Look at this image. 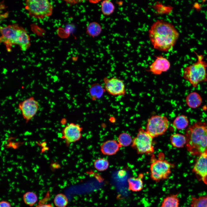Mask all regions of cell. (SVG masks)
<instances>
[{
    "instance_id": "cell-1",
    "label": "cell",
    "mask_w": 207,
    "mask_h": 207,
    "mask_svg": "<svg viewBox=\"0 0 207 207\" xmlns=\"http://www.w3.org/2000/svg\"><path fill=\"white\" fill-rule=\"evenodd\" d=\"M148 33L154 48L164 52L172 50L179 37V33L175 26L171 23L162 20L154 22Z\"/></svg>"
},
{
    "instance_id": "cell-2",
    "label": "cell",
    "mask_w": 207,
    "mask_h": 207,
    "mask_svg": "<svg viewBox=\"0 0 207 207\" xmlns=\"http://www.w3.org/2000/svg\"><path fill=\"white\" fill-rule=\"evenodd\" d=\"M185 136L186 147L191 155L207 156V124L201 121L195 122L188 128Z\"/></svg>"
},
{
    "instance_id": "cell-3",
    "label": "cell",
    "mask_w": 207,
    "mask_h": 207,
    "mask_svg": "<svg viewBox=\"0 0 207 207\" xmlns=\"http://www.w3.org/2000/svg\"><path fill=\"white\" fill-rule=\"evenodd\" d=\"M0 41L7 49L13 45H19L21 50L25 51L29 47L30 38L26 30L17 24L0 27Z\"/></svg>"
},
{
    "instance_id": "cell-4",
    "label": "cell",
    "mask_w": 207,
    "mask_h": 207,
    "mask_svg": "<svg viewBox=\"0 0 207 207\" xmlns=\"http://www.w3.org/2000/svg\"><path fill=\"white\" fill-rule=\"evenodd\" d=\"M195 53L197 57V61L185 67L183 71V78L194 87H196L200 83L207 80V62L203 60V55Z\"/></svg>"
},
{
    "instance_id": "cell-5",
    "label": "cell",
    "mask_w": 207,
    "mask_h": 207,
    "mask_svg": "<svg viewBox=\"0 0 207 207\" xmlns=\"http://www.w3.org/2000/svg\"><path fill=\"white\" fill-rule=\"evenodd\" d=\"M152 159L150 167L151 179L156 182H159L168 179L174 164L164 159Z\"/></svg>"
},
{
    "instance_id": "cell-6",
    "label": "cell",
    "mask_w": 207,
    "mask_h": 207,
    "mask_svg": "<svg viewBox=\"0 0 207 207\" xmlns=\"http://www.w3.org/2000/svg\"><path fill=\"white\" fill-rule=\"evenodd\" d=\"M25 8L31 16L38 19H43L51 16L53 6L47 0H27Z\"/></svg>"
},
{
    "instance_id": "cell-7",
    "label": "cell",
    "mask_w": 207,
    "mask_h": 207,
    "mask_svg": "<svg viewBox=\"0 0 207 207\" xmlns=\"http://www.w3.org/2000/svg\"><path fill=\"white\" fill-rule=\"evenodd\" d=\"M153 138L146 131L140 128L136 136L133 139L131 146L138 154H152L154 152Z\"/></svg>"
},
{
    "instance_id": "cell-8",
    "label": "cell",
    "mask_w": 207,
    "mask_h": 207,
    "mask_svg": "<svg viewBox=\"0 0 207 207\" xmlns=\"http://www.w3.org/2000/svg\"><path fill=\"white\" fill-rule=\"evenodd\" d=\"M169 125V121L166 116L154 115L147 120L146 131L154 138L164 134Z\"/></svg>"
},
{
    "instance_id": "cell-9",
    "label": "cell",
    "mask_w": 207,
    "mask_h": 207,
    "mask_svg": "<svg viewBox=\"0 0 207 207\" xmlns=\"http://www.w3.org/2000/svg\"><path fill=\"white\" fill-rule=\"evenodd\" d=\"M104 88L110 95L114 96H124L126 93L125 86L123 81L113 77L103 79Z\"/></svg>"
},
{
    "instance_id": "cell-10",
    "label": "cell",
    "mask_w": 207,
    "mask_h": 207,
    "mask_svg": "<svg viewBox=\"0 0 207 207\" xmlns=\"http://www.w3.org/2000/svg\"><path fill=\"white\" fill-rule=\"evenodd\" d=\"M83 128L79 124L71 123L66 125L62 131V138L67 145L79 140L82 137Z\"/></svg>"
},
{
    "instance_id": "cell-11",
    "label": "cell",
    "mask_w": 207,
    "mask_h": 207,
    "mask_svg": "<svg viewBox=\"0 0 207 207\" xmlns=\"http://www.w3.org/2000/svg\"><path fill=\"white\" fill-rule=\"evenodd\" d=\"M18 107L23 118L28 122L37 113L39 108V104L34 97H31L20 103Z\"/></svg>"
},
{
    "instance_id": "cell-12",
    "label": "cell",
    "mask_w": 207,
    "mask_h": 207,
    "mask_svg": "<svg viewBox=\"0 0 207 207\" xmlns=\"http://www.w3.org/2000/svg\"><path fill=\"white\" fill-rule=\"evenodd\" d=\"M170 67L169 60L162 55L157 56L149 66V71L152 74L160 75L168 71Z\"/></svg>"
},
{
    "instance_id": "cell-13",
    "label": "cell",
    "mask_w": 207,
    "mask_h": 207,
    "mask_svg": "<svg viewBox=\"0 0 207 207\" xmlns=\"http://www.w3.org/2000/svg\"><path fill=\"white\" fill-rule=\"evenodd\" d=\"M192 171L205 183H207V156H199L194 165Z\"/></svg>"
},
{
    "instance_id": "cell-14",
    "label": "cell",
    "mask_w": 207,
    "mask_h": 207,
    "mask_svg": "<svg viewBox=\"0 0 207 207\" xmlns=\"http://www.w3.org/2000/svg\"><path fill=\"white\" fill-rule=\"evenodd\" d=\"M121 147L118 141L114 140H107L103 143L100 147L101 153L106 155H112L116 154Z\"/></svg>"
},
{
    "instance_id": "cell-15",
    "label": "cell",
    "mask_w": 207,
    "mask_h": 207,
    "mask_svg": "<svg viewBox=\"0 0 207 207\" xmlns=\"http://www.w3.org/2000/svg\"><path fill=\"white\" fill-rule=\"evenodd\" d=\"M144 174L140 173L137 177H132L128 179V189L133 192H139L141 191L143 187V179Z\"/></svg>"
},
{
    "instance_id": "cell-16",
    "label": "cell",
    "mask_w": 207,
    "mask_h": 207,
    "mask_svg": "<svg viewBox=\"0 0 207 207\" xmlns=\"http://www.w3.org/2000/svg\"><path fill=\"white\" fill-rule=\"evenodd\" d=\"M202 101V98L200 95L195 91L190 93L186 98L187 105L192 108H196L199 107L201 104Z\"/></svg>"
},
{
    "instance_id": "cell-17",
    "label": "cell",
    "mask_w": 207,
    "mask_h": 207,
    "mask_svg": "<svg viewBox=\"0 0 207 207\" xmlns=\"http://www.w3.org/2000/svg\"><path fill=\"white\" fill-rule=\"evenodd\" d=\"M179 200L178 194H172L165 198L160 207H179Z\"/></svg>"
},
{
    "instance_id": "cell-18",
    "label": "cell",
    "mask_w": 207,
    "mask_h": 207,
    "mask_svg": "<svg viewBox=\"0 0 207 207\" xmlns=\"http://www.w3.org/2000/svg\"><path fill=\"white\" fill-rule=\"evenodd\" d=\"M170 140L172 145L177 148H181L186 145V139L185 135L179 134H172L170 137Z\"/></svg>"
},
{
    "instance_id": "cell-19",
    "label": "cell",
    "mask_w": 207,
    "mask_h": 207,
    "mask_svg": "<svg viewBox=\"0 0 207 207\" xmlns=\"http://www.w3.org/2000/svg\"><path fill=\"white\" fill-rule=\"evenodd\" d=\"M102 28L101 25L96 22L89 23L86 28L87 34L93 37L99 35L101 33Z\"/></svg>"
},
{
    "instance_id": "cell-20",
    "label": "cell",
    "mask_w": 207,
    "mask_h": 207,
    "mask_svg": "<svg viewBox=\"0 0 207 207\" xmlns=\"http://www.w3.org/2000/svg\"><path fill=\"white\" fill-rule=\"evenodd\" d=\"M189 121L187 117L185 115H181L177 116L173 122V126L176 129L182 130L185 129L188 125Z\"/></svg>"
},
{
    "instance_id": "cell-21",
    "label": "cell",
    "mask_w": 207,
    "mask_h": 207,
    "mask_svg": "<svg viewBox=\"0 0 207 207\" xmlns=\"http://www.w3.org/2000/svg\"><path fill=\"white\" fill-rule=\"evenodd\" d=\"M115 9L114 5L110 0H104L101 3V11L104 15L108 16L111 15L114 12Z\"/></svg>"
},
{
    "instance_id": "cell-22",
    "label": "cell",
    "mask_w": 207,
    "mask_h": 207,
    "mask_svg": "<svg viewBox=\"0 0 207 207\" xmlns=\"http://www.w3.org/2000/svg\"><path fill=\"white\" fill-rule=\"evenodd\" d=\"M190 207H207V194L198 197L192 196Z\"/></svg>"
},
{
    "instance_id": "cell-23",
    "label": "cell",
    "mask_w": 207,
    "mask_h": 207,
    "mask_svg": "<svg viewBox=\"0 0 207 207\" xmlns=\"http://www.w3.org/2000/svg\"><path fill=\"white\" fill-rule=\"evenodd\" d=\"M23 199L24 202L26 204L32 206L37 202L38 197L35 193L32 191H28L23 195Z\"/></svg>"
},
{
    "instance_id": "cell-24",
    "label": "cell",
    "mask_w": 207,
    "mask_h": 207,
    "mask_svg": "<svg viewBox=\"0 0 207 207\" xmlns=\"http://www.w3.org/2000/svg\"><path fill=\"white\" fill-rule=\"evenodd\" d=\"M93 165L95 168L97 170L100 171H103L108 168L109 163L107 159L101 158L95 160L94 162Z\"/></svg>"
},
{
    "instance_id": "cell-25",
    "label": "cell",
    "mask_w": 207,
    "mask_h": 207,
    "mask_svg": "<svg viewBox=\"0 0 207 207\" xmlns=\"http://www.w3.org/2000/svg\"><path fill=\"white\" fill-rule=\"evenodd\" d=\"M133 139L131 135L126 133L120 134L118 138V142L121 146L126 147L132 144Z\"/></svg>"
},
{
    "instance_id": "cell-26",
    "label": "cell",
    "mask_w": 207,
    "mask_h": 207,
    "mask_svg": "<svg viewBox=\"0 0 207 207\" xmlns=\"http://www.w3.org/2000/svg\"><path fill=\"white\" fill-rule=\"evenodd\" d=\"M53 202L54 205L57 207H66L68 204V199L64 194L60 193L55 197Z\"/></svg>"
},
{
    "instance_id": "cell-27",
    "label": "cell",
    "mask_w": 207,
    "mask_h": 207,
    "mask_svg": "<svg viewBox=\"0 0 207 207\" xmlns=\"http://www.w3.org/2000/svg\"><path fill=\"white\" fill-rule=\"evenodd\" d=\"M155 6L156 9V11L159 14H169L170 13L172 9V7L166 6L159 3H156Z\"/></svg>"
},
{
    "instance_id": "cell-28",
    "label": "cell",
    "mask_w": 207,
    "mask_h": 207,
    "mask_svg": "<svg viewBox=\"0 0 207 207\" xmlns=\"http://www.w3.org/2000/svg\"><path fill=\"white\" fill-rule=\"evenodd\" d=\"M36 207H54V206L51 204L42 203L40 200L38 204L36 206Z\"/></svg>"
},
{
    "instance_id": "cell-29",
    "label": "cell",
    "mask_w": 207,
    "mask_h": 207,
    "mask_svg": "<svg viewBox=\"0 0 207 207\" xmlns=\"http://www.w3.org/2000/svg\"><path fill=\"white\" fill-rule=\"evenodd\" d=\"M0 207H11V205L9 202L2 200L0 202Z\"/></svg>"
}]
</instances>
